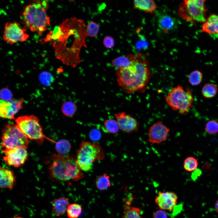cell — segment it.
Here are the masks:
<instances>
[{"label": "cell", "mask_w": 218, "mask_h": 218, "mask_svg": "<svg viewBox=\"0 0 218 218\" xmlns=\"http://www.w3.org/2000/svg\"><path fill=\"white\" fill-rule=\"evenodd\" d=\"M216 85L213 83H207L203 87L201 93L203 96L206 98H211L214 97L217 92Z\"/></svg>", "instance_id": "obj_24"}, {"label": "cell", "mask_w": 218, "mask_h": 218, "mask_svg": "<svg viewBox=\"0 0 218 218\" xmlns=\"http://www.w3.org/2000/svg\"><path fill=\"white\" fill-rule=\"evenodd\" d=\"M69 205L68 200L65 197H61L54 200L52 206L55 215L58 216L63 215L67 211Z\"/></svg>", "instance_id": "obj_18"}, {"label": "cell", "mask_w": 218, "mask_h": 218, "mask_svg": "<svg viewBox=\"0 0 218 218\" xmlns=\"http://www.w3.org/2000/svg\"><path fill=\"white\" fill-rule=\"evenodd\" d=\"M22 218V217H20V216H15L14 217L12 218Z\"/></svg>", "instance_id": "obj_39"}, {"label": "cell", "mask_w": 218, "mask_h": 218, "mask_svg": "<svg viewBox=\"0 0 218 218\" xmlns=\"http://www.w3.org/2000/svg\"><path fill=\"white\" fill-rule=\"evenodd\" d=\"M154 218H167V215L166 213L162 210H159L156 211L153 214Z\"/></svg>", "instance_id": "obj_36"}, {"label": "cell", "mask_w": 218, "mask_h": 218, "mask_svg": "<svg viewBox=\"0 0 218 218\" xmlns=\"http://www.w3.org/2000/svg\"><path fill=\"white\" fill-rule=\"evenodd\" d=\"M47 162L49 174L54 179L77 181L84 177L76 162V156L54 154L49 157Z\"/></svg>", "instance_id": "obj_2"}, {"label": "cell", "mask_w": 218, "mask_h": 218, "mask_svg": "<svg viewBox=\"0 0 218 218\" xmlns=\"http://www.w3.org/2000/svg\"><path fill=\"white\" fill-rule=\"evenodd\" d=\"M203 76L202 72L199 70L192 71L190 74L188 81L190 84L193 86L197 85L202 82Z\"/></svg>", "instance_id": "obj_28"}, {"label": "cell", "mask_w": 218, "mask_h": 218, "mask_svg": "<svg viewBox=\"0 0 218 218\" xmlns=\"http://www.w3.org/2000/svg\"><path fill=\"white\" fill-rule=\"evenodd\" d=\"M103 43L106 48H111L113 47L114 45V39L111 36H106L104 38Z\"/></svg>", "instance_id": "obj_34"}, {"label": "cell", "mask_w": 218, "mask_h": 218, "mask_svg": "<svg viewBox=\"0 0 218 218\" xmlns=\"http://www.w3.org/2000/svg\"><path fill=\"white\" fill-rule=\"evenodd\" d=\"M157 25L159 28L164 33L176 29L178 24L176 19L167 14L161 15L158 18Z\"/></svg>", "instance_id": "obj_16"}, {"label": "cell", "mask_w": 218, "mask_h": 218, "mask_svg": "<svg viewBox=\"0 0 218 218\" xmlns=\"http://www.w3.org/2000/svg\"><path fill=\"white\" fill-rule=\"evenodd\" d=\"M104 156V152L99 144L82 141L77 151L76 158L81 170L88 172L92 169L94 162L103 160Z\"/></svg>", "instance_id": "obj_4"}, {"label": "cell", "mask_w": 218, "mask_h": 218, "mask_svg": "<svg viewBox=\"0 0 218 218\" xmlns=\"http://www.w3.org/2000/svg\"><path fill=\"white\" fill-rule=\"evenodd\" d=\"M170 131L169 129L160 121L154 123L148 131V140L152 144H160L165 141Z\"/></svg>", "instance_id": "obj_12"}, {"label": "cell", "mask_w": 218, "mask_h": 218, "mask_svg": "<svg viewBox=\"0 0 218 218\" xmlns=\"http://www.w3.org/2000/svg\"><path fill=\"white\" fill-rule=\"evenodd\" d=\"M115 117L120 129L123 131L130 133L138 130L139 124L130 115L120 112L116 113Z\"/></svg>", "instance_id": "obj_14"}, {"label": "cell", "mask_w": 218, "mask_h": 218, "mask_svg": "<svg viewBox=\"0 0 218 218\" xmlns=\"http://www.w3.org/2000/svg\"><path fill=\"white\" fill-rule=\"evenodd\" d=\"M103 128L105 132L109 134L116 133L120 129L117 121L113 119L105 120L103 123Z\"/></svg>", "instance_id": "obj_22"}, {"label": "cell", "mask_w": 218, "mask_h": 218, "mask_svg": "<svg viewBox=\"0 0 218 218\" xmlns=\"http://www.w3.org/2000/svg\"><path fill=\"white\" fill-rule=\"evenodd\" d=\"M55 148L58 154L61 155H65L70 151L71 145L68 140L65 139H61L56 143Z\"/></svg>", "instance_id": "obj_25"}, {"label": "cell", "mask_w": 218, "mask_h": 218, "mask_svg": "<svg viewBox=\"0 0 218 218\" xmlns=\"http://www.w3.org/2000/svg\"><path fill=\"white\" fill-rule=\"evenodd\" d=\"M82 210L81 206L78 204H69L66 211L68 216L69 218H77L81 214Z\"/></svg>", "instance_id": "obj_26"}, {"label": "cell", "mask_w": 218, "mask_h": 218, "mask_svg": "<svg viewBox=\"0 0 218 218\" xmlns=\"http://www.w3.org/2000/svg\"><path fill=\"white\" fill-rule=\"evenodd\" d=\"M76 105L71 101L64 103L62 106L61 110L63 114L66 116L71 117L73 116L77 111Z\"/></svg>", "instance_id": "obj_27"}, {"label": "cell", "mask_w": 218, "mask_h": 218, "mask_svg": "<svg viewBox=\"0 0 218 218\" xmlns=\"http://www.w3.org/2000/svg\"><path fill=\"white\" fill-rule=\"evenodd\" d=\"M135 57L132 55L121 56L114 59L112 61L111 64L117 69L127 67L132 64Z\"/></svg>", "instance_id": "obj_20"}, {"label": "cell", "mask_w": 218, "mask_h": 218, "mask_svg": "<svg viewBox=\"0 0 218 218\" xmlns=\"http://www.w3.org/2000/svg\"><path fill=\"white\" fill-rule=\"evenodd\" d=\"M116 76L119 85L124 91L131 94L147 85L150 70L146 61L136 56L130 65L117 69Z\"/></svg>", "instance_id": "obj_1"}, {"label": "cell", "mask_w": 218, "mask_h": 218, "mask_svg": "<svg viewBox=\"0 0 218 218\" xmlns=\"http://www.w3.org/2000/svg\"><path fill=\"white\" fill-rule=\"evenodd\" d=\"M133 5L135 9L150 13L154 12L157 7L154 1L152 0H134Z\"/></svg>", "instance_id": "obj_19"}, {"label": "cell", "mask_w": 218, "mask_h": 218, "mask_svg": "<svg viewBox=\"0 0 218 218\" xmlns=\"http://www.w3.org/2000/svg\"><path fill=\"white\" fill-rule=\"evenodd\" d=\"M205 129L206 131L209 134H216L218 132V122L215 120L209 121L206 125Z\"/></svg>", "instance_id": "obj_31"}, {"label": "cell", "mask_w": 218, "mask_h": 218, "mask_svg": "<svg viewBox=\"0 0 218 218\" xmlns=\"http://www.w3.org/2000/svg\"><path fill=\"white\" fill-rule=\"evenodd\" d=\"M24 100H0V115L1 117L10 119H14L15 114L22 108Z\"/></svg>", "instance_id": "obj_11"}, {"label": "cell", "mask_w": 218, "mask_h": 218, "mask_svg": "<svg viewBox=\"0 0 218 218\" xmlns=\"http://www.w3.org/2000/svg\"><path fill=\"white\" fill-rule=\"evenodd\" d=\"M99 29V27L97 24L93 21H91L88 24L85 30L88 36L94 37L97 35Z\"/></svg>", "instance_id": "obj_30"}, {"label": "cell", "mask_w": 218, "mask_h": 218, "mask_svg": "<svg viewBox=\"0 0 218 218\" xmlns=\"http://www.w3.org/2000/svg\"><path fill=\"white\" fill-rule=\"evenodd\" d=\"M26 31V29L21 28L17 22H7L3 33V39L11 44L25 41L29 37L25 33Z\"/></svg>", "instance_id": "obj_9"}, {"label": "cell", "mask_w": 218, "mask_h": 218, "mask_svg": "<svg viewBox=\"0 0 218 218\" xmlns=\"http://www.w3.org/2000/svg\"><path fill=\"white\" fill-rule=\"evenodd\" d=\"M201 31L218 38V15L212 14L206 18L202 25Z\"/></svg>", "instance_id": "obj_15"}, {"label": "cell", "mask_w": 218, "mask_h": 218, "mask_svg": "<svg viewBox=\"0 0 218 218\" xmlns=\"http://www.w3.org/2000/svg\"><path fill=\"white\" fill-rule=\"evenodd\" d=\"M15 121L18 128L28 139L39 144L43 143L46 137L37 117L34 115L20 116Z\"/></svg>", "instance_id": "obj_7"}, {"label": "cell", "mask_w": 218, "mask_h": 218, "mask_svg": "<svg viewBox=\"0 0 218 218\" xmlns=\"http://www.w3.org/2000/svg\"><path fill=\"white\" fill-rule=\"evenodd\" d=\"M215 208L216 211L218 213V201L216 202L215 205Z\"/></svg>", "instance_id": "obj_38"}, {"label": "cell", "mask_w": 218, "mask_h": 218, "mask_svg": "<svg viewBox=\"0 0 218 218\" xmlns=\"http://www.w3.org/2000/svg\"><path fill=\"white\" fill-rule=\"evenodd\" d=\"M177 199V196L174 192H159L155 197V201L160 209L172 212L176 206Z\"/></svg>", "instance_id": "obj_13"}, {"label": "cell", "mask_w": 218, "mask_h": 218, "mask_svg": "<svg viewBox=\"0 0 218 218\" xmlns=\"http://www.w3.org/2000/svg\"><path fill=\"white\" fill-rule=\"evenodd\" d=\"M205 0H184L180 5L179 15L192 23L203 22L206 20V8Z\"/></svg>", "instance_id": "obj_6"}, {"label": "cell", "mask_w": 218, "mask_h": 218, "mask_svg": "<svg viewBox=\"0 0 218 218\" xmlns=\"http://www.w3.org/2000/svg\"><path fill=\"white\" fill-rule=\"evenodd\" d=\"M198 165L197 160L194 157H190L187 158L183 162V167L187 171H194L197 169Z\"/></svg>", "instance_id": "obj_29"}, {"label": "cell", "mask_w": 218, "mask_h": 218, "mask_svg": "<svg viewBox=\"0 0 218 218\" xmlns=\"http://www.w3.org/2000/svg\"><path fill=\"white\" fill-rule=\"evenodd\" d=\"M27 147H21L2 150L5 154L3 157L5 162L8 165L19 167L23 165L28 156Z\"/></svg>", "instance_id": "obj_10"}, {"label": "cell", "mask_w": 218, "mask_h": 218, "mask_svg": "<svg viewBox=\"0 0 218 218\" xmlns=\"http://www.w3.org/2000/svg\"><path fill=\"white\" fill-rule=\"evenodd\" d=\"M40 80L44 84H48L51 83V74L47 72L42 73L41 75Z\"/></svg>", "instance_id": "obj_32"}, {"label": "cell", "mask_w": 218, "mask_h": 218, "mask_svg": "<svg viewBox=\"0 0 218 218\" xmlns=\"http://www.w3.org/2000/svg\"><path fill=\"white\" fill-rule=\"evenodd\" d=\"M0 187L1 188L12 189L16 182L13 172L7 168L0 167Z\"/></svg>", "instance_id": "obj_17"}, {"label": "cell", "mask_w": 218, "mask_h": 218, "mask_svg": "<svg viewBox=\"0 0 218 218\" xmlns=\"http://www.w3.org/2000/svg\"><path fill=\"white\" fill-rule=\"evenodd\" d=\"M124 210L122 218H142L141 210L137 207L130 206L128 203L124 205Z\"/></svg>", "instance_id": "obj_21"}, {"label": "cell", "mask_w": 218, "mask_h": 218, "mask_svg": "<svg viewBox=\"0 0 218 218\" xmlns=\"http://www.w3.org/2000/svg\"><path fill=\"white\" fill-rule=\"evenodd\" d=\"M12 96V94L9 90L4 88L1 91V97L2 100L5 101H9Z\"/></svg>", "instance_id": "obj_33"}, {"label": "cell", "mask_w": 218, "mask_h": 218, "mask_svg": "<svg viewBox=\"0 0 218 218\" xmlns=\"http://www.w3.org/2000/svg\"><path fill=\"white\" fill-rule=\"evenodd\" d=\"M28 138L19 129L16 124H7L2 131V150L21 147H28Z\"/></svg>", "instance_id": "obj_8"}, {"label": "cell", "mask_w": 218, "mask_h": 218, "mask_svg": "<svg viewBox=\"0 0 218 218\" xmlns=\"http://www.w3.org/2000/svg\"><path fill=\"white\" fill-rule=\"evenodd\" d=\"M109 177L105 174L99 176L95 180V185L99 190H103L107 189L111 186Z\"/></svg>", "instance_id": "obj_23"}, {"label": "cell", "mask_w": 218, "mask_h": 218, "mask_svg": "<svg viewBox=\"0 0 218 218\" xmlns=\"http://www.w3.org/2000/svg\"><path fill=\"white\" fill-rule=\"evenodd\" d=\"M165 100L173 110L184 114L191 109L194 99L189 88L184 89L182 86L178 85L171 90L165 97Z\"/></svg>", "instance_id": "obj_5"}, {"label": "cell", "mask_w": 218, "mask_h": 218, "mask_svg": "<svg viewBox=\"0 0 218 218\" xmlns=\"http://www.w3.org/2000/svg\"><path fill=\"white\" fill-rule=\"evenodd\" d=\"M48 1L37 0L27 5L23 13L24 21L33 32L41 35L50 25V18L47 13Z\"/></svg>", "instance_id": "obj_3"}, {"label": "cell", "mask_w": 218, "mask_h": 218, "mask_svg": "<svg viewBox=\"0 0 218 218\" xmlns=\"http://www.w3.org/2000/svg\"><path fill=\"white\" fill-rule=\"evenodd\" d=\"M201 170L198 168H197L192 173L191 175V177L194 181L196 180L198 177L200 176L202 174Z\"/></svg>", "instance_id": "obj_37"}, {"label": "cell", "mask_w": 218, "mask_h": 218, "mask_svg": "<svg viewBox=\"0 0 218 218\" xmlns=\"http://www.w3.org/2000/svg\"><path fill=\"white\" fill-rule=\"evenodd\" d=\"M90 138L93 140H99L101 137V133L99 131L96 129H93L90 133Z\"/></svg>", "instance_id": "obj_35"}]
</instances>
